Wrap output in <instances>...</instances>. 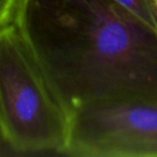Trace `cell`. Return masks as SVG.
Returning <instances> with one entry per match:
<instances>
[{"label": "cell", "mask_w": 157, "mask_h": 157, "mask_svg": "<svg viewBox=\"0 0 157 157\" xmlns=\"http://www.w3.org/2000/svg\"><path fill=\"white\" fill-rule=\"evenodd\" d=\"M13 22L68 112L157 102V30L117 0H20Z\"/></svg>", "instance_id": "obj_1"}, {"label": "cell", "mask_w": 157, "mask_h": 157, "mask_svg": "<svg viewBox=\"0 0 157 157\" xmlns=\"http://www.w3.org/2000/svg\"><path fill=\"white\" fill-rule=\"evenodd\" d=\"M69 112L15 23L0 30V135L21 153L58 152Z\"/></svg>", "instance_id": "obj_2"}, {"label": "cell", "mask_w": 157, "mask_h": 157, "mask_svg": "<svg viewBox=\"0 0 157 157\" xmlns=\"http://www.w3.org/2000/svg\"><path fill=\"white\" fill-rule=\"evenodd\" d=\"M63 154L85 157H157V102L113 98L69 112Z\"/></svg>", "instance_id": "obj_3"}, {"label": "cell", "mask_w": 157, "mask_h": 157, "mask_svg": "<svg viewBox=\"0 0 157 157\" xmlns=\"http://www.w3.org/2000/svg\"><path fill=\"white\" fill-rule=\"evenodd\" d=\"M142 21L157 30V10L153 0H117Z\"/></svg>", "instance_id": "obj_4"}, {"label": "cell", "mask_w": 157, "mask_h": 157, "mask_svg": "<svg viewBox=\"0 0 157 157\" xmlns=\"http://www.w3.org/2000/svg\"><path fill=\"white\" fill-rule=\"evenodd\" d=\"M20 0H0V30L13 23Z\"/></svg>", "instance_id": "obj_5"}, {"label": "cell", "mask_w": 157, "mask_h": 157, "mask_svg": "<svg viewBox=\"0 0 157 157\" xmlns=\"http://www.w3.org/2000/svg\"><path fill=\"white\" fill-rule=\"evenodd\" d=\"M154 1V5H155V8H156V10H157V0H153Z\"/></svg>", "instance_id": "obj_6"}]
</instances>
